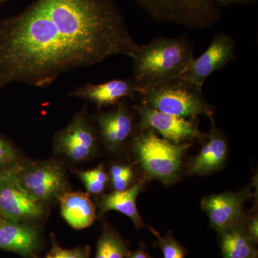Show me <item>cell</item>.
<instances>
[{"label":"cell","mask_w":258,"mask_h":258,"mask_svg":"<svg viewBox=\"0 0 258 258\" xmlns=\"http://www.w3.org/2000/svg\"><path fill=\"white\" fill-rule=\"evenodd\" d=\"M138 47L115 0H35L0 20V91L47 88L74 70L131 58Z\"/></svg>","instance_id":"6da1fadb"},{"label":"cell","mask_w":258,"mask_h":258,"mask_svg":"<svg viewBox=\"0 0 258 258\" xmlns=\"http://www.w3.org/2000/svg\"><path fill=\"white\" fill-rule=\"evenodd\" d=\"M193 45L186 37H159L139 45L131 57L134 77L139 87L177 79L194 58Z\"/></svg>","instance_id":"7a4b0ae2"},{"label":"cell","mask_w":258,"mask_h":258,"mask_svg":"<svg viewBox=\"0 0 258 258\" xmlns=\"http://www.w3.org/2000/svg\"><path fill=\"white\" fill-rule=\"evenodd\" d=\"M137 97L139 104L167 114L191 119L204 115L213 120V108L203 91L179 78L140 88Z\"/></svg>","instance_id":"3957f363"},{"label":"cell","mask_w":258,"mask_h":258,"mask_svg":"<svg viewBox=\"0 0 258 258\" xmlns=\"http://www.w3.org/2000/svg\"><path fill=\"white\" fill-rule=\"evenodd\" d=\"M191 146L172 143L149 130H140L132 140L134 154L146 172L165 184L179 179L183 157Z\"/></svg>","instance_id":"277c9868"},{"label":"cell","mask_w":258,"mask_h":258,"mask_svg":"<svg viewBox=\"0 0 258 258\" xmlns=\"http://www.w3.org/2000/svg\"><path fill=\"white\" fill-rule=\"evenodd\" d=\"M157 23H171L191 30H205L222 18L213 0H134Z\"/></svg>","instance_id":"5b68a950"},{"label":"cell","mask_w":258,"mask_h":258,"mask_svg":"<svg viewBox=\"0 0 258 258\" xmlns=\"http://www.w3.org/2000/svg\"><path fill=\"white\" fill-rule=\"evenodd\" d=\"M12 171L24 189L44 205L68 191L64 166L55 159L19 161Z\"/></svg>","instance_id":"8992f818"},{"label":"cell","mask_w":258,"mask_h":258,"mask_svg":"<svg viewBox=\"0 0 258 258\" xmlns=\"http://www.w3.org/2000/svg\"><path fill=\"white\" fill-rule=\"evenodd\" d=\"M98 131L89 118L87 106L54 136V152L74 163L88 160L98 149Z\"/></svg>","instance_id":"52a82bcc"},{"label":"cell","mask_w":258,"mask_h":258,"mask_svg":"<svg viewBox=\"0 0 258 258\" xmlns=\"http://www.w3.org/2000/svg\"><path fill=\"white\" fill-rule=\"evenodd\" d=\"M45 214V205L33 198L16 179L12 169L0 173V217L18 222L36 221Z\"/></svg>","instance_id":"ba28073f"},{"label":"cell","mask_w":258,"mask_h":258,"mask_svg":"<svg viewBox=\"0 0 258 258\" xmlns=\"http://www.w3.org/2000/svg\"><path fill=\"white\" fill-rule=\"evenodd\" d=\"M133 108L139 118L140 130L152 131L172 143H187L206 137L191 118L167 114L142 104L134 105Z\"/></svg>","instance_id":"9c48e42d"},{"label":"cell","mask_w":258,"mask_h":258,"mask_svg":"<svg viewBox=\"0 0 258 258\" xmlns=\"http://www.w3.org/2000/svg\"><path fill=\"white\" fill-rule=\"evenodd\" d=\"M235 57V40L220 32L214 37L210 46L200 57H194L179 79L203 91L209 76L225 68Z\"/></svg>","instance_id":"30bf717a"},{"label":"cell","mask_w":258,"mask_h":258,"mask_svg":"<svg viewBox=\"0 0 258 258\" xmlns=\"http://www.w3.org/2000/svg\"><path fill=\"white\" fill-rule=\"evenodd\" d=\"M136 112L127 99L117 103L111 111H100L95 116L100 138L105 147L117 152L133 139L136 128Z\"/></svg>","instance_id":"8fae6325"},{"label":"cell","mask_w":258,"mask_h":258,"mask_svg":"<svg viewBox=\"0 0 258 258\" xmlns=\"http://www.w3.org/2000/svg\"><path fill=\"white\" fill-rule=\"evenodd\" d=\"M249 189L239 193L225 192L204 199L202 206L208 214L212 227L219 232L243 225L244 204L250 196Z\"/></svg>","instance_id":"7c38bea8"},{"label":"cell","mask_w":258,"mask_h":258,"mask_svg":"<svg viewBox=\"0 0 258 258\" xmlns=\"http://www.w3.org/2000/svg\"><path fill=\"white\" fill-rule=\"evenodd\" d=\"M139 90L140 87L132 78L111 80L98 84L86 83L69 92L68 96L86 100L101 108L115 106L122 100L136 98Z\"/></svg>","instance_id":"4fadbf2b"},{"label":"cell","mask_w":258,"mask_h":258,"mask_svg":"<svg viewBox=\"0 0 258 258\" xmlns=\"http://www.w3.org/2000/svg\"><path fill=\"white\" fill-rule=\"evenodd\" d=\"M40 244L41 237L36 227L27 222L10 221L0 217V249L32 258Z\"/></svg>","instance_id":"5bb4252c"},{"label":"cell","mask_w":258,"mask_h":258,"mask_svg":"<svg viewBox=\"0 0 258 258\" xmlns=\"http://www.w3.org/2000/svg\"><path fill=\"white\" fill-rule=\"evenodd\" d=\"M61 215L66 222L76 230L92 225L96 219V208L89 194L82 191H66L58 199Z\"/></svg>","instance_id":"9a60e30c"},{"label":"cell","mask_w":258,"mask_h":258,"mask_svg":"<svg viewBox=\"0 0 258 258\" xmlns=\"http://www.w3.org/2000/svg\"><path fill=\"white\" fill-rule=\"evenodd\" d=\"M208 142L203 146L189 166L190 174H209L217 170L225 164L228 152L227 141L216 128H212Z\"/></svg>","instance_id":"2e32d148"},{"label":"cell","mask_w":258,"mask_h":258,"mask_svg":"<svg viewBox=\"0 0 258 258\" xmlns=\"http://www.w3.org/2000/svg\"><path fill=\"white\" fill-rule=\"evenodd\" d=\"M144 184L143 181H139L123 191H114L102 196L98 202L100 215L115 210L129 217L138 230L147 227L137 206V199L143 190Z\"/></svg>","instance_id":"e0dca14e"},{"label":"cell","mask_w":258,"mask_h":258,"mask_svg":"<svg viewBox=\"0 0 258 258\" xmlns=\"http://www.w3.org/2000/svg\"><path fill=\"white\" fill-rule=\"evenodd\" d=\"M223 258H257L255 244L249 240L243 226L220 232Z\"/></svg>","instance_id":"ac0fdd59"},{"label":"cell","mask_w":258,"mask_h":258,"mask_svg":"<svg viewBox=\"0 0 258 258\" xmlns=\"http://www.w3.org/2000/svg\"><path fill=\"white\" fill-rule=\"evenodd\" d=\"M129 253L122 237L111 229H104L97 244L95 258H125Z\"/></svg>","instance_id":"d6986e66"},{"label":"cell","mask_w":258,"mask_h":258,"mask_svg":"<svg viewBox=\"0 0 258 258\" xmlns=\"http://www.w3.org/2000/svg\"><path fill=\"white\" fill-rule=\"evenodd\" d=\"M89 195H100L103 192L109 176L103 166L99 165L95 169L88 171H76Z\"/></svg>","instance_id":"ffe728a7"},{"label":"cell","mask_w":258,"mask_h":258,"mask_svg":"<svg viewBox=\"0 0 258 258\" xmlns=\"http://www.w3.org/2000/svg\"><path fill=\"white\" fill-rule=\"evenodd\" d=\"M51 248L45 257L35 255L32 258H90L91 247L89 246L64 249L57 243L55 236L51 235Z\"/></svg>","instance_id":"44dd1931"},{"label":"cell","mask_w":258,"mask_h":258,"mask_svg":"<svg viewBox=\"0 0 258 258\" xmlns=\"http://www.w3.org/2000/svg\"><path fill=\"white\" fill-rule=\"evenodd\" d=\"M108 176L114 191H123L130 187L133 181L134 171L132 166L116 164L111 166Z\"/></svg>","instance_id":"7402d4cb"},{"label":"cell","mask_w":258,"mask_h":258,"mask_svg":"<svg viewBox=\"0 0 258 258\" xmlns=\"http://www.w3.org/2000/svg\"><path fill=\"white\" fill-rule=\"evenodd\" d=\"M157 236V244L160 247L162 252L163 258H185L186 250L171 235H167L164 237H161L159 233L156 232Z\"/></svg>","instance_id":"603a6c76"},{"label":"cell","mask_w":258,"mask_h":258,"mask_svg":"<svg viewBox=\"0 0 258 258\" xmlns=\"http://www.w3.org/2000/svg\"><path fill=\"white\" fill-rule=\"evenodd\" d=\"M19 161L18 152L13 146L0 137V173L14 167Z\"/></svg>","instance_id":"cb8c5ba5"},{"label":"cell","mask_w":258,"mask_h":258,"mask_svg":"<svg viewBox=\"0 0 258 258\" xmlns=\"http://www.w3.org/2000/svg\"><path fill=\"white\" fill-rule=\"evenodd\" d=\"M258 222L257 217H252L247 220V224H243V228L246 235L252 241L254 244H257L258 241Z\"/></svg>","instance_id":"d4e9b609"},{"label":"cell","mask_w":258,"mask_h":258,"mask_svg":"<svg viewBox=\"0 0 258 258\" xmlns=\"http://www.w3.org/2000/svg\"><path fill=\"white\" fill-rule=\"evenodd\" d=\"M215 5L219 8L223 7L232 6L236 5H247L250 3H255L257 0H213Z\"/></svg>","instance_id":"484cf974"},{"label":"cell","mask_w":258,"mask_h":258,"mask_svg":"<svg viewBox=\"0 0 258 258\" xmlns=\"http://www.w3.org/2000/svg\"><path fill=\"white\" fill-rule=\"evenodd\" d=\"M125 258H151L149 254L142 249H139L136 252L129 253Z\"/></svg>","instance_id":"4316f807"},{"label":"cell","mask_w":258,"mask_h":258,"mask_svg":"<svg viewBox=\"0 0 258 258\" xmlns=\"http://www.w3.org/2000/svg\"><path fill=\"white\" fill-rule=\"evenodd\" d=\"M4 1L5 0H0V5H2V3H3Z\"/></svg>","instance_id":"83f0119b"}]
</instances>
